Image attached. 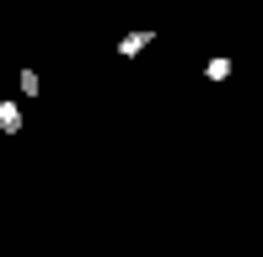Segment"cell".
Masks as SVG:
<instances>
[{
	"mask_svg": "<svg viewBox=\"0 0 263 257\" xmlns=\"http://www.w3.org/2000/svg\"><path fill=\"white\" fill-rule=\"evenodd\" d=\"M16 91H22V102H38V97H43V80H38V70H22V75H16Z\"/></svg>",
	"mask_w": 263,
	"mask_h": 257,
	"instance_id": "obj_3",
	"label": "cell"
},
{
	"mask_svg": "<svg viewBox=\"0 0 263 257\" xmlns=\"http://www.w3.org/2000/svg\"><path fill=\"white\" fill-rule=\"evenodd\" d=\"M151 43H156V32H151V27H140V32H124V38H118V59H135V54H145Z\"/></svg>",
	"mask_w": 263,
	"mask_h": 257,
	"instance_id": "obj_1",
	"label": "cell"
},
{
	"mask_svg": "<svg viewBox=\"0 0 263 257\" xmlns=\"http://www.w3.org/2000/svg\"><path fill=\"white\" fill-rule=\"evenodd\" d=\"M27 118H22V102L16 97H0V134H22Z\"/></svg>",
	"mask_w": 263,
	"mask_h": 257,
	"instance_id": "obj_2",
	"label": "cell"
},
{
	"mask_svg": "<svg viewBox=\"0 0 263 257\" xmlns=\"http://www.w3.org/2000/svg\"><path fill=\"white\" fill-rule=\"evenodd\" d=\"M231 70H236V65L226 59V54H215V59L204 65V80H210V86H220V80H231Z\"/></svg>",
	"mask_w": 263,
	"mask_h": 257,
	"instance_id": "obj_4",
	"label": "cell"
}]
</instances>
